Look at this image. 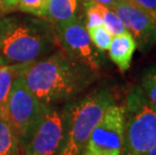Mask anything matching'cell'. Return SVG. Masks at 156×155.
<instances>
[{
    "mask_svg": "<svg viewBox=\"0 0 156 155\" xmlns=\"http://www.w3.org/2000/svg\"><path fill=\"white\" fill-rule=\"evenodd\" d=\"M122 19L126 29L134 37L137 48L147 52L156 45V16L130 0H120L110 7Z\"/></svg>",
    "mask_w": 156,
    "mask_h": 155,
    "instance_id": "obj_9",
    "label": "cell"
},
{
    "mask_svg": "<svg viewBox=\"0 0 156 155\" xmlns=\"http://www.w3.org/2000/svg\"><path fill=\"white\" fill-rule=\"evenodd\" d=\"M29 65H0V118L7 122V104L13 83Z\"/></svg>",
    "mask_w": 156,
    "mask_h": 155,
    "instance_id": "obj_12",
    "label": "cell"
},
{
    "mask_svg": "<svg viewBox=\"0 0 156 155\" xmlns=\"http://www.w3.org/2000/svg\"><path fill=\"white\" fill-rule=\"evenodd\" d=\"M90 1L105 5V6H107V7H111V6H113L115 3H117L118 1H120V0H90Z\"/></svg>",
    "mask_w": 156,
    "mask_h": 155,
    "instance_id": "obj_21",
    "label": "cell"
},
{
    "mask_svg": "<svg viewBox=\"0 0 156 155\" xmlns=\"http://www.w3.org/2000/svg\"><path fill=\"white\" fill-rule=\"evenodd\" d=\"M124 108V143L121 155H147L156 146V109L139 86H132Z\"/></svg>",
    "mask_w": 156,
    "mask_h": 155,
    "instance_id": "obj_4",
    "label": "cell"
},
{
    "mask_svg": "<svg viewBox=\"0 0 156 155\" xmlns=\"http://www.w3.org/2000/svg\"><path fill=\"white\" fill-rule=\"evenodd\" d=\"M124 143V108H108L85 144L81 155H121Z\"/></svg>",
    "mask_w": 156,
    "mask_h": 155,
    "instance_id": "obj_7",
    "label": "cell"
},
{
    "mask_svg": "<svg viewBox=\"0 0 156 155\" xmlns=\"http://www.w3.org/2000/svg\"><path fill=\"white\" fill-rule=\"evenodd\" d=\"M46 108L28 90L21 76L13 83L7 104V123L17 137L20 148L30 135Z\"/></svg>",
    "mask_w": 156,
    "mask_h": 155,
    "instance_id": "obj_5",
    "label": "cell"
},
{
    "mask_svg": "<svg viewBox=\"0 0 156 155\" xmlns=\"http://www.w3.org/2000/svg\"><path fill=\"white\" fill-rule=\"evenodd\" d=\"M90 38L92 41V44H94L98 51L104 52L109 49L111 44L113 35L109 32L104 25L97 26V27L91 28L88 30Z\"/></svg>",
    "mask_w": 156,
    "mask_h": 155,
    "instance_id": "obj_17",
    "label": "cell"
},
{
    "mask_svg": "<svg viewBox=\"0 0 156 155\" xmlns=\"http://www.w3.org/2000/svg\"><path fill=\"white\" fill-rule=\"evenodd\" d=\"M114 104V96L106 88L66 103L65 141L59 155H81L92 131Z\"/></svg>",
    "mask_w": 156,
    "mask_h": 155,
    "instance_id": "obj_3",
    "label": "cell"
},
{
    "mask_svg": "<svg viewBox=\"0 0 156 155\" xmlns=\"http://www.w3.org/2000/svg\"><path fill=\"white\" fill-rule=\"evenodd\" d=\"M19 0H0L3 14H8V13L17 11V5Z\"/></svg>",
    "mask_w": 156,
    "mask_h": 155,
    "instance_id": "obj_20",
    "label": "cell"
},
{
    "mask_svg": "<svg viewBox=\"0 0 156 155\" xmlns=\"http://www.w3.org/2000/svg\"><path fill=\"white\" fill-rule=\"evenodd\" d=\"M147 155H156V146L149 150V152H148Z\"/></svg>",
    "mask_w": 156,
    "mask_h": 155,
    "instance_id": "obj_22",
    "label": "cell"
},
{
    "mask_svg": "<svg viewBox=\"0 0 156 155\" xmlns=\"http://www.w3.org/2000/svg\"><path fill=\"white\" fill-rule=\"evenodd\" d=\"M19 155H22V154H21V152H20V154H19Z\"/></svg>",
    "mask_w": 156,
    "mask_h": 155,
    "instance_id": "obj_24",
    "label": "cell"
},
{
    "mask_svg": "<svg viewBox=\"0 0 156 155\" xmlns=\"http://www.w3.org/2000/svg\"><path fill=\"white\" fill-rule=\"evenodd\" d=\"M21 148L14 131L0 118V155H19Z\"/></svg>",
    "mask_w": 156,
    "mask_h": 155,
    "instance_id": "obj_13",
    "label": "cell"
},
{
    "mask_svg": "<svg viewBox=\"0 0 156 155\" xmlns=\"http://www.w3.org/2000/svg\"><path fill=\"white\" fill-rule=\"evenodd\" d=\"M98 72L58 48L30 64L20 76L42 104L55 106L74 100L94 83Z\"/></svg>",
    "mask_w": 156,
    "mask_h": 155,
    "instance_id": "obj_1",
    "label": "cell"
},
{
    "mask_svg": "<svg viewBox=\"0 0 156 155\" xmlns=\"http://www.w3.org/2000/svg\"><path fill=\"white\" fill-rule=\"evenodd\" d=\"M87 0H48L45 19L56 26L84 18Z\"/></svg>",
    "mask_w": 156,
    "mask_h": 155,
    "instance_id": "obj_10",
    "label": "cell"
},
{
    "mask_svg": "<svg viewBox=\"0 0 156 155\" xmlns=\"http://www.w3.org/2000/svg\"><path fill=\"white\" fill-rule=\"evenodd\" d=\"M102 14H103V25L105 26L106 29L113 36L122 34L127 31L122 19L110 7L102 5Z\"/></svg>",
    "mask_w": 156,
    "mask_h": 155,
    "instance_id": "obj_15",
    "label": "cell"
},
{
    "mask_svg": "<svg viewBox=\"0 0 156 155\" xmlns=\"http://www.w3.org/2000/svg\"><path fill=\"white\" fill-rule=\"evenodd\" d=\"M84 23L87 30L103 25L102 4L87 0L84 9Z\"/></svg>",
    "mask_w": 156,
    "mask_h": 155,
    "instance_id": "obj_16",
    "label": "cell"
},
{
    "mask_svg": "<svg viewBox=\"0 0 156 155\" xmlns=\"http://www.w3.org/2000/svg\"><path fill=\"white\" fill-rule=\"evenodd\" d=\"M58 48L55 27L27 13L0 17V65H30Z\"/></svg>",
    "mask_w": 156,
    "mask_h": 155,
    "instance_id": "obj_2",
    "label": "cell"
},
{
    "mask_svg": "<svg viewBox=\"0 0 156 155\" xmlns=\"http://www.w3.org/2000/svg\"><path fill=\"white\" fill-rule=\"evenodd\" d=\"M4 14H3V11H2V7H1V3H0V17L1 16H3Z\"/></svg>",
    "mask_w": 156,
    "mask_h": 155,
    "instance_id": "obj_23",
    "label": "cell"
},
{
    "mask_svg": "<svg viewBox=\"0 0 156 155\" xmlns=\"http://www.w3.org/2000/svg\"><path fill=\"white\" fill-rule=\"evenodd\" d=\"M139 87L151 106L156 109V64L149 65L143 71Z\"/></svg>",
    "mask_w": 156,
    "mask_h": 155,
    "instance_id": "obj_14",
    "label": "cell"
},
{
    "mask_svg": "<svg viewBox=\"0 0 156 155\" xmlns=\"http://www.w3.org/2000/svg\"><path fill=\"white\" fill-rule=\"evenodd\" d=\"M48 0H19L17 11L44 18Z\"/></svg>",
    "mask_w": 156,
    "mask_h": 155,
    "instance_id": "obj_18",
    "label": "cell"
},
{
    "mask_svg": "<svg viewBox=\"0 0 156 155\" xmlns=\"http://www.w3.org/2000/svg\"><path fill=\"white\" fill-rule=\"evenodd\" d=\"M65 141L64 107L46 106L21 147L22 155H59Z\"/></svg>",
    "mask_w": 156,
    "mask_h": 155,
    "instance_id": "obj_6",
    "label": "cell"
},
{
    "mask_svg": "<svg viewBox=\"0 0 156 155\" xmlns=\"http://www.w3.org/2000/svg\"><path fill=\"white\" fill-rule=\"evenodd\" d=\"M139 7L150 13L151 15L156 16V0H130Z\"/></svg>",
    "mask_w": 156,
    "mask_h": 155,
    "instance_id": "obj_19",
    "label": "cell"
},
{
    "mask_svg": "<svg viewBox=\"0 0 156 155\" xmlns=\"http://www.w3.org/2000/svg\"><path fill=\"white\" fill-rule=\"evenodd\" d=\"M54 27L59 48L99 72L102 52L98 51L92 44L84 23V18Z\"/></svg>",
    "mask_w": 156,
    "mask_h": 155,
    "instance_id": "obj_8",
    "label": "cell"
},
{
    "mask_svg": "<svg viewBox=\"0 0 156 155\" xmlns=\"http://www.w3.org/2000/svg\"><path fill=\"white\" fill-rule=\"evenodd\" d=\"M136 48L137 44L134 37L130 32L126 31L122 34L113 36L108 49L109 58L119 70L124 72L130 68Z\"/></svg>",
    "mask_w": 156,
    "mask_h": 155,
    "instance_id": "obj_11",
    "label": "cell"
}]
</instances>
